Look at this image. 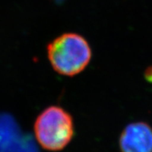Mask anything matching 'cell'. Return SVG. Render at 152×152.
Wrapping results in <instances>:
<instances>
[{"label":"cell","instance_id":"3957f363","mask_svg":"<svg viewBox=\"0 0 152 152\" xmlns=\"http://www.w3.org/2000/svg\"><path fill=\"white\" fill-rule=\"evenodd\" d=\"M0 152H39L32 137L6 113H0Z\"/></svg>","mask_w":152,"mask_h":152},{"label":"cell","instance_id":"277c9868","mask_svg":"<svg viewBox=\"0 0 152 152\" xmlns=\"http://www.w3.org/2000/svg\"><path fill=\"white\" fill-rule=\"evenodd\" d=\"M121 152H152V127L145 122H134L120 137Z\"/></svg>","mask_w":152,"mask_h":152},{"label":"cell","instance_id":"6da1fadb","mask_svg":"<svg viewBox=\"0 0 152 152\" xmlns=\"http://www.w3.org/2000/svg\"><path fill=\"white\" fill-rule=\"evenodd\" d=\"M48 57L57 73L72 77L88 66L92 58V49L80 34L65 33L48 44Z\"/></svg>","mask_w":152,"mask_h":152},{"label":"cell","instance_id":"7a4b0ae2","mask_svg":"<svg viewBox=\"0 0 152 152\" xmlns=\"http://www.w3.org/2000/svg\"><path fill=\"white\" fill-rule=\"evenodd\" d=\"M34 129L39 144L50 151L64 149L74 136L72 115L58 106H50L43 110L35 120Z\"/></svg>","mask_w":152,"mask_h":152}]
</instances>
